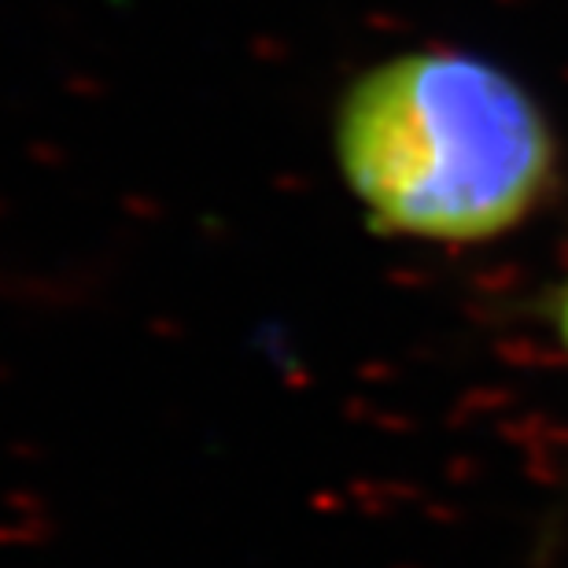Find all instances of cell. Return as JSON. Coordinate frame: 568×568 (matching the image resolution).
Here are the masks:
<instances>
[{"instance_id": "6da1fadb", "label": "cell", "mask_w": 568, "mask_h": 568, "mask_svg": "<svg viewBox=\"0 0 568 568\" xmlns=\"http://www.w3.org/2000/svg\"><path fill=\"white\" fill-rule=\"evenodd\" d=\"M333 152L373 230L425 244L495 241L528 222L558 178L539 100L454 49L366 67L336 104Z\"/></svg>"}, {"instance_id": "7a4b0ae2", "label": "cell", "mask_w": 568, "mask_h": 568, "mask_svg": "<svg viewBox=\"0 0 568 568\" xmlns=\"http://www.w3.org/2000/svg\"><path fill=\"white\" fill-rule=\"evenodd\" d=\"M554 328H558V339H561L565 358H568V281L558 292V300H554Z\"/></svg>"}]
</instances>
